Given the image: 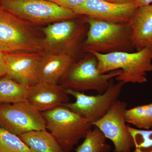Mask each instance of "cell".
<instances>
[{"label": "cell", "mask_w": 152, "mask_h": 152, "mask_svg": "<svg viewBox=\"0 0 152 152\" xmlns=\"http://www.w3.org/2000/svg\"><path fill=\"white\" fill-rule=\"evenodd\" d=\"M108 2L116 4H124L134 2L135 0H103Z\"/></svg>", "instance_id": "25"}, {"label": "cell", "mask_w": 152, "mask_h": 152, "mask_svg": "<svg viewBox=\"0 0 152 152\" xmlns=\"http://www.w3.org/2000/svg\"><path fill=\"white\" fill-rule=\"evenodd\" d=\"M137 8L134 2L116 4L103 0H86L73 11L79 15L113 23H129Z\"/></svg>", "instance_id": "11"}, {"label": "cell", "mask_w": 152, "mask_h": 152, "mask_svg": "<svg viewBox=\"0 0 152 152\" xmlns=\"http://www.w3.org/2000/svg\"><path fill=\"white\" fill-rule=\"evenodd\" d=\"M113 152H115V151Z\"/></svg>", "instance_id": "26"}, {"label": "cell", "mask_w": 152, "mask_h": 152, "mask_svg": "<svg viewBox=\"0 0 152 152\" xmlns=\"http://www.w3.org/2000/svg\"><path fill=\"white\" fill-rule=\"evenodd\" d=\"M19 136L31 152H64L47 129L31 131Z\"/></svg>", "instance_id": "16"}, {"label": "cell", "mask_w": 152, "mask_h": 152, "mask_svg": "<svg viewBox=\"0 0 152 152\" xmlns=\"http://www.w3.org/2000/svg\"><path fill=\"white\" fill-rule=\"evenodd\" d=\"M124 116L126 123L140 129L150 130L152 128V103L126 109Z\"/></svg>", "instance_id": "18"}, {"label": "cell", "mask_w": 152, "mask_h": 152, "mask_svg": "<svg viewBox=\"0 0 152 152\" xmlns=\"http://www.w3.org/2000/svg\"><path fill=\"white\" fill-rule=\"evenodd\" d=\"M0 4L14 15L36 26L82 16L48 0H0Z\"/></svg>", "instance_id": "7"}, {"label": "cell", "mask_w": 152, "mask_h": 152, "mask_svg": "<svg viewBox=\"0 0 152 152\" xmlns=\"http://www.w3.org/2000/svg\"><path fill=\"white\" fill-rule=\"evenodd\" d=\"M0 152H31L19 136L0 127Z\"/></svg>", "instance_id": "20"}, {"label": "cell", "mask_w": 152, "mask_h": 152, "mask_svg": "<svg viewBox=\"0 0 152 152\" xmlns=\"http://www.w3.org/2000/svg\"><path fill=\"white\" fill-rule=\"evenodd\" d=\"M127 104L117 100L105 115L91 124L110 140L115 147V152H132L134 147V141L128 131L125 119V112Z\"/></svg>", "instance_id": "10"}, {"label": "cell", "mask_w": 152, "mask_h": 152, "mask_svg": "<svg viewBox=\"0 0 152 152\" xmlns=\"http://www.w3.org/2000/svg\"><path fill=\"white\" fill-rule=\"evenodd\" d=\"M0 127L18 136L31 131L46 129L42 112L27 100L0 105Z\"/></svg>", "instance_id": "9"}, {"label": "cell", "mask_w": 152, "mask_h": 152, "mask_svg": "<svg viewBox=\"0 0 152 152\" xmlns=\"http://www.w3.org/2000/svg\"><path fill=\"white\" fill-rule=\"evenodd\" d=\"M129 24L134 50L152 49V4L137 8Z\"/></svg>", "instance_id": "15"}, {"label": "cell", "mask_w": 152, "mask_h": 152, "mask_svg": "<svg viewBox=\"0 0 152 152\" xmlns=\"http://www.w3.org/2000/svg\"><path fill=\"white\" fill-rule=\"evenodd\" d=\"M137 8L143 6H147L152 4V0H135Z\"/></svg>", "instance_id": "24"}, {"label": "cell", "mask_w": 152, "mask_h": 152, "mask_svg": "<svg viewBox=\"0 0 152 152\" xmlns=\"http://www.w3.org/2000/svg\"><path fill=\"white\" fill-rule=\"evenodd\" d=\"M133 138L134 150L132 152H152V130L135 129L127 126Z\"/></svg>", "instance_id": "21"}, {"label": "cell", "mask_w": 152, "mask_h": 152, "mask_svg": "<svg viewBox=\"0 0 152 152\" xmlns=\"http://www.w3.org/2000/svg\"><path fill=\"white\" fill-rule=\"evenodd\" d=\"M66 90L58 84L37 83L28 88L27 101L39 111L50 110L68 103Z\"/></svg>", "instance_id": "13"}, {"label": "cell", "mask_w": 152, "mask_h": 152, "mask_svg": "<svg viewBox=\"0 0 152 152\" xmlns=\"http://www.w3.org/2000/svg\"><path fill=\"white\" fill-rule=\"evenodd\" d=\"M86 17V16H85ZM88 28L83 44L84 53L133 52L129 23H117L86 17Z\"/></svg>", "instance_id": "1"}, {"label": "cell", "mask_w": 152, "mask_h": 152, "mask_svg": "<svg viewBox=\"0 0 152 152\" xmlns=\"http://www.w3.org/2000/svg\"><path fill=\"white\" fill-rule=\"evenodd\" d=\"M88 28L85 16L56 22L41 28L45 52L69 55L76 60L80 52H83V44Z\"/></svg>", "instance_id": "4"}, {"label": "cell", "mask_w": 152, "mask_h": 152, "mask_svg": "<svg viewBox=\"0 0 152 152\" xmlns=\"http://www.w3.org/2000/svg\"><path fill=\"white\" fill-rule=\"evenodd\" d=\"M35 25L14 15L0 4V51L45 52Z\"/></svg>", "instance_id": "3"}, {"label": "cell", "mask_w": 152, "mask_h": 152, "mask_svg": "<svg viewBox=\"0 0 152 152\" xmlns=\"http://www.w3.org/2000/svg\"><path fill=\"white\" fill-rule=\"evenodd\" d=\"M28 88L7 76L0 77V105L26 101Z\"/></svg>", "instance_id": "17"}, {"label": "cell", "mask_w": 152, "mask_h": 152, "mask_svg": "<svg viewBox=\"0 0 152 152\" xmlns=\"http://www.w3.org/2000/svg\"><path fill=\"white\" fill-rule=\"evenodd\" d=\"M125 84L124 82L120 81L115 83L112 79L107 89L102 94L96 96H90L81 92L67 89L68 95L75 98V102H68L62 106L92 124L99 120L108 111L113 104L118 99Z\"/></svg>", "instance_id": "8"}, {"label": "cell", "mask_w": 152, "mask_h": 152, "mask_svg": "<svg viewBox=\"0 0 152 152\" xmlns=\"http://www.w3.org/2000/svg\"><path fill=\"white\" fill-rule=\"evenodd\" d=\"M44 53H5L8 69L5 76L26 86L36 84L38 65Z\"/></svg>", "instance_id": "12"}, {"label": "cell", "mask_w": 152, "mask_h": 152, "mask_svg": "<svg viewBox=\"0 0 152 152\" xmlns=\"http://www.w3.org/2000/svg\"><path fill=\"white\" fill-rule=\"evenodd\" d=\"M84 141L76 148V152H109L111 147L107 138L96 127L87 133Z\"/></svg>", "instance_id": "19"}, {"label": "cell", "mask_w": 152, "mask_h": 152, "mask_svg": "<svg viewBox=\"0 0 152 152\" xmlns=\"http://www.w3.org/2000/svg\"><path fill=\"white\" fill-rule=\"evenodd\" d=\"M5 53L0 51V77L5 76L8 69L4 58Z\"/></svg>", "instance_id": "23"}, {"label": "cell", "mask_w": 152, "mask_h": 152, "mask_svg": "<svg viewBox=\"0 0 152 152\" xmlns=\"http://www.w3.org/2000/svg\"><path fill=\"white\" fill-rule=\"evenodd\" d=\"M89 53L96 58L98 69L102 73L121 70V73L115 79L125 84L146 83L147 74L152 72V49L145 48L135 52Z\"/></svg>", "instance_id": "2"}, {"label": "cell", "mask_w": 152, "mask_h": 152, "mask_svg": "<svg viewBox=\"0 0 152 152\" xmlns=\"http://www.w3.org/2000/svg\"><path fill=\"white\" fill-rule=\"evenodd\" d=\"M65 8L73 10L82 5L86 0H48Z\"/></svg>", "instance_id": "22"}, {"label": "cell", "mask_w": 152, "mask_h": 152, "mask_svg": "<svg viewBox=\"0 0 152 152\" xmlns=\"http://www.w3.org/2000/svg\"><path fill=\"white\" fill-rule=\"evenodd\" d=\"M84 58L75 61L60 81V84L66 89L83 92L94 90L102 94L107 89L111 80L122 73L121 70L102 74L98 68L96 57L88 53Z\"/></svg>", "instance_id": "6"}, {"label": "cell", "mask_w": 152, "mask_h": 152, "mask_svg": "<svg viewBox=\"0 0 152 152\" xmlns=\"http://www.w3.org/2000/svg\"><path fill=\"white\" fill-rule=\"evenodd\" d=\"M76 60L69 55L44 52L38 65L37 82L58 84Z\"/></svg>", "instance_id": "14"}, {"label": "cell", "mask_w": 152, "mask_h": 152, "mask_svg": "<svg viewBox=\"0 0 152 152\" xmlns=\"http://www.w3.org/2000/svg\"><path fill=\"white\" fill-rule=\"evenodd\" d=\"M46 129L55 137L64 152H70L84 138L92 125L64 106L42 112Z\"/></svg>", "instance_id": "5"}]
</instances>
